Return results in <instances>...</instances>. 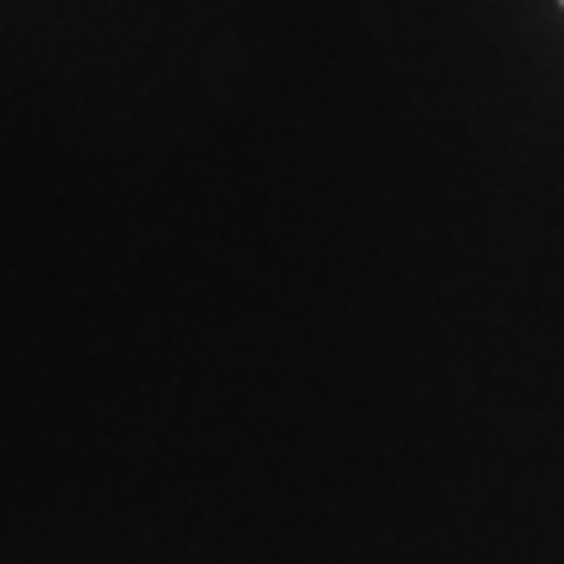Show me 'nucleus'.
I'll return each mask as SVG.
<instances>
[]
</instances>
